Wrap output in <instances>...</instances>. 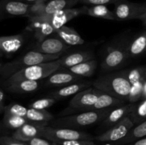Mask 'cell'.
I'll return each mask as SVG.
<instances>
[{
	"label": "cell",
	"instance_id": "cell-22",
	"mask_svg": "<svg viewBox=\"0 0 146 145\" xmlns=\"http://www.w3.org/2000/svg\"><path fill=\"white\" fill-rule=\"evenodd\" d=\"M129 58H136L146 52V31L135 37L128 45Z\"/></svg>",
	"mask_w": 146,
	"mask_h": 145
},
{
	"label": "cell",
	"instance_id": "cell-37",
	"mask_svg": "<svg viewBox=\"0 0 146 145\" xmlns=\"http://www.w3.org/2000/svg\"><path fill=\"white\" fill-rule=\"evenodd\" d=\"M126 1V0H79V3L84 4H90V5H98L103 4L106 5L110 4H116L120 1Z\"/></svg>",
	"mask_w": 146,
	"mask_h": 145
},
{
	"label": "cell",
	"instance_id": "cell-18",
	"mask_svg": "<svg viewBox=\"0 0 146 145\" xmlns=\"http://www.w3.org/2000/svg\"><path fill=\"white\" fill-rule=\"evenodd\" d=\"M91 85H93V82H89V81H86V82L78 81V82L66 85L64 87H61L58 90L51 92L49 95L50 97L56 98L58 100L62 98H66L71 95H76L78 92L90 88Z\"/></svg>",
	"mask_w": 146,
	"mask_h": 145
},
{
	"label": "cell",
	"instance_id": "cell-23",
	"mask_svg": "<svg viewBox=\"0 0 146 145\" xmlns=\"http://www.w3.org/2000/svg\"><path fill=\"white\" fill-rule=\"evenodd\" d=\"M125 101L110 95L108 94L102 92L98 98L95 105L91 107V110H101L113 108L118 105L125 104Z\"/></svg>",
	"mask_w": 146,
	"mask_h": 145
},
{
	"label": "cell",
	"instance_id": "cell-17",
	"mask_svg": "<svg viewBox=\"0 0 146 145\" xmlns=\"http://www.w3.org/2000/svg\"><path fill=\"white\" fill-rule=\"evenodd\" d=\"M30 22L29 29L33 31L34 37L36 41H42L56 32V30L51 24L37 19L35 17L29 18Z\"/></svg>",
	"mask_w": 146,
	"mask_h": 145
},
{
	"label": "cell",
	"instance_id": "cell-1",
	"mask_svg": "<svg viewBox=\"0 0 146 145\" xmlns=\"http://www.w3.org/2000/svg\"><path fill=\"white\" fill-rule=\"evenodd\" d=\"M112 109L90 110L66 115L54 119L48 123V125L54 127H65L74 129L91 126L101 121H104Z\"/></svg>",
	"mask_w": 146,
	"mask_h": 145
},
{
	"label": "cell",
	"instance_id": "cell-9",
	"mask_svg": "<svg viewBox=\"0 0 146 145\" xmlns=\"http://www.w3.org/2000/svg\"><path fill=\"white\" fill-rule=\"evenodd\" d=\"M86 7V6H84L81 8L66 9L57 11L51 15H43L36 16L35 18L40 21L51 24L55 28V30H57L65 26L67 22L72 20L73 18L81 14H85Z\"/></svg>",
	"mask_w": 146,
	"mask_h": 145
},
{
	"label": "cell",
	"instance_id": "cell-26",
	"mask_svg": "<svg viewBox=\"0 0 146 145\" xmlns=\"http://www.w3.org/2000/svg\"><path fill=\"white\" fill-rule=\"evenodd\" d=\"M145 136H146V120L139 125H135L123 139L116 142L115 144L116 145L131 144Z\"/></svg>",
	"mask_w": 146,
	"mask_h": 145
},
{
	"label": "cell",
	"instance_id": "cell-19",
	"mask_svg": "<svg viewBox=\"0 0 146 145\" xmlns=\"http://www.w3.org/2000/svg\"><path fill=\"white\" fill-rule=\"evenodd\" d=\"M3 86L7 92L11 93H30V92H35L38 90L39 87V82L36 80H23L11 83H3Z\"/></svg>",
	"mask_w": 146,
	"mask_h": 145
},
{
	"label": "cell",
	"instance_id": "cell-41",
	"mask_svg": "<svg viewBox=\"0 0 146 145\" xmlns=\"http://www.w3.org/2000/svg\"><path fill=\"white\" fill-rule=\"evenodd\" d=\"M139 20L142 21L143 24L146 27V3H144V7L143 10L142 11L141 16H140Z\"/></svg>",
	"mask_w": 146,
	"mask_h": 145
},
{
	"label": "cell",
	"instance_id": "cell-14",
	"mask_svg": "<svg viewBox=\"0 0 146 145\" xmlns=\"http://www.w3.org/2000/svg\"><path fill=\"white\" fill-rule=\"evenodd\" d=\"M135 107V104H123L115 107L108 113L106 117L103 121L102 125L105 127L110 128L115 124L121 122L122 119L130 115Z\"/></svg>",
	"mask_w": 146,
	"mask_h": 145
},
{
	"label": "cell",
	"instance_id": "cell-35",
	"mask_svg": "<svg viewBox=\"0 0 146 145\" xmlns=\"http://www.w3.org/2000/svg\"><path fill=\"white\" fill-rule=\"evenodd\" d=\"M47 1L48 0H42V1H38L35 3H33V4H31L29 16L28 18L42 16L44 13L46 3Z\"/></svg>",
	"mask_w": 146,
	"mask_h": 145
},
{
	"label": "cell",
	"instance_id": "cell-42",
	"mask_svg": "<svg viewBox=\"0 0 146 145\" xmlns=\"http://www.w3.org/2000/svg\"><path fill=\"white\" fill-rule=\"evenodd\" d=\"M131 144H133L131 145H146V136L142 138V139H138V140L135 141Z\"/></svg>",
	"mask_w": 146,
	"mask_h": 145
},
{
	"label": "cell",
	"instance_id": "cell-36",
	"mask_svg": "<svg viewBox=\"0 0 146 145\" xmlns=\"http://www.w3.org/2000/svg\"><path fill=\"white\" fill-rule=\"evenodd\" d=\"M58 145H96L93 140H85V139H76V140L64 141V142H54Z\"/></svg>",
	"mask_w": 146,
	"mask_h": 145
},
{
	"label": "cell",
	"instance_id": "cell-30",
	"mask_svg": "<svg viewBox=\"0 0 146 145\" xmlns=\"http://www.w3.org/2000/svg\"><path fill=\"white\" fill-rule=\"evenodd\" d=\"M29 122L30 121H29L26 117L16 116V115H9V114L7 113H4V117H3L4 125L9 129H14V130L19 129L23 125Z\"/></svg>",
	"mask_w": 146,
	"mask_h": 145
},
{
	"label": "cell",
	"instance_id": "cell-5",
	"mask_svg": "<svg viewBox=\"0 0 146 145\" xmlns=\"http://www.w3.org/2000/svg\"><path fill=\"white\" fill-rule=\"evenodd\" d=\"M41 137L45 138L52 142L76 139L93 140L94 139L89 134L78 129L65 127H54L49 125L44 126L43 127Z\"/></svg>",
	"mask_w": 146,
	"mask_h": 145
},
{
	"label": "cell",
	"instance_id": "cell-29",
	"mask_svg": "<svg viewBox=\"0 0 146 145\" xmlns=\"http://www.w3.org/2000/svg\"><path fill=\"white\" fill-rule=\"evenodd\" d=\"M124 76L127 78L131 85L136 82L145 81L146 79V65L138 66L121 71Z\"/></svg>",
	"mask_w": 146,
	"mask_h": 145
},
{
	"label": "cell",
	"instance_id": "cell-31",
	"mask_svg": "<svg viewBox=\"0 0 146 145\" xmlns=\"http://www.w3.org/2000/svg\"><path fill=\"white\" fill-rule=\"evenodd\" d=\"M131 116L135 126L146 120V99L143 100L141 102L135 105V107L131 112Z\"/></svg>",
	"mask_w": 146,
	"mask_h": 145
},
{
	"label": "cell",
	"instance_id": "cell-20",
	"mask_svg": "<svg viewBox=\"0 0 146 145\" xmlns=\"http://www.w3.org/2000/svg\"><path fill=\"white\" fill-rule=\"evenodd\" d=\"M94 59V54L90 51H78L68 54L59 58L61 67L69 68L83 62Z\"/></svg>",
	"mask_w": 146,
	"mask_h": 145
},
{
	"label": "cell",
	"instance_id": "cell-39",
	"mask_svg": "<svg viewBox=\"0 0 146 145\" xmlns=\"http://www.w3.org/2000/svg\"><path fill=\"white\" fill-rule=\"evenodd\" d=\"M28 145H53V142L44 137H35L26 142Z\"/></svg>",
	"mask_w": 146,
	"mask_h": 145
},
{
	"label": "cell",
	"instance_id": "cell-25",
	"mask_svg": "<svg viewBox=\"0 0 146 145\" xmlns=\"http://www.w3.org/2000/svg\"><path fill=\"white\" fill-rule=\"evenodd\" d=\"M86 15L96 18L114 21L115 20L113 11H111L106 5H91V7H86Z\"/></svg>",
	"mask_w": 146,
	"mask_h": 145
},
{
	"label": "cell",
	"instance_id": "cell-34",
	"mask_svg": "<svg viewBox=\"0 0 146 145\" xmlns=\"http://www.w3.org/2000/svg\"><path fill=\"white\" fill-rule=\"evenodd\" d=\"M27 111H28V109L26 108L24 106H23V105L17 103H13L6 106L4 113L16 115V116L19 117H26Z\"/></svg>",
	"mask_w": 146,
	"mask_h": 145
},
{
	"label": "cell",
	"instance_id": "cell-32",
	"mask_svg": "<svg viewBox=\"0 0 146 145\" xmlns=\"http://www.w3.org/2000/svg\"><path fill=\"white\" fill-rule=\"evenodd\" d=\"M144 82L145 81H142L131 85L129 98H128V102L130 103H135L142 98Z\"/></svg>",
	"mask_w": 146,
	"mask_h": 145
},
{
	"label": "cell",
	"instance_id": "cell-16",
	"mask_svg": "<svg viewBox=\"0 0 146 145\" xmlns=\"http://www.w3.org/2000/svg\"><path fill=\"white\" fill-rule=\"evenodd\" d=\"M81 76L68 71H56L47 78L46 85L54 87H64L66 85L78 82Z\"/></svg>",
	"mask_w": 146,
	"mask_h": 145
},
{
	"label": "cell",
	"instance_id": "cell-45",
	"mask_svg": "<svg viewBox=\"0 0 146 145\" xmlns=\"http://www.w3.org/2000/svg\"><path fill=\"white\" fill-rule=\"evenodd\" d=\"M53 145H58V144H56V143H54V142H53Z\"/></svg>",
	"mask_w": 146,
	"mask_h": 145
},
{
	"label": "cell",
	"instance_id": "cell-8",
	"mask_svg": "<svg viewBox=\"0 0 146 145\" xmlns=\"http://www.w3.org/2000/svg\"><path fill=\"white\" fill-rule=\"evenodd\" d=\"M134 127L135 124L130 115L104 133L96 136L94 139L102 142H116L123 139Z\"/></svg>",
	"mask_w": 146,
	"mask_h": 145
},
{
	"label": "cell",
	"instance_id": "cell-4",
	"mask_svg": "<svg viewBox=\"0 0 146 145\" xmlns=\"http://www.w3.org/2000/svg\"><path fill=\"white\" fill-rule=\"evenodd\" d=\"M61 68V65L58 59L36 64L18 71L7 78L4 83H11L23 80L38 81L39 80L47 78Z\"/></svg>",
	"mask_w": 146,
	"mask_h": 145
},
{
	"label": "cell",
	"instance_id": "cell-3",
	"mask_svg": "<svg viewBox=\"0 0 146 145\" xmlns=\"http://www.w3.org/2000/svg\"><path fill=\"white\" fill-rule=\"evenodd\" d=\"M61 55L62 54L49 55L35 51H30L11 62L1 64L0 72L2 78L7 79L14 73L24 68L42 63L56 61L59 59Z\"/></svg>",
	"mask_w": 146,
	"mask_h": 145
},
{
	"label": "cell",
	"instance_id": "cell-44",
	"mask_svg": "<svg viewBox=\"0 0 146 145\" xmlns=\"http://www.w3.org/2000/svg\"><path fill=\"white\" fill-rule=\"evenodd\" d=\"M19 1H24V2L29 3V4H33V3H35L38 1H42V0H19Z\"/></svg>",
	"mask_w": 146,
	"mask_h": 145
},
{
	"label": "cell",
	"instance_id": "cell-10",
	"mask_svg": "<svg viewBox=\"0 0 146 145\" xmlns=\"http://www.w3.org/2000/svg\"><path fill=\"white\" fill-rule=\"evenodd\" d=\"M144 3H135L128 0L115 4L113 13L115 20L128 21L139 19L143 10Z\"/></svg>",
	"mask_w": 146,
	"mask_h": 145
},
{
	"label": "cell",
	"instance_id": "cell-21",
	"mask_svg": "<svg viewBox=\"0 0 146 145\" xmlns=\"http://www.w3.org/2000/svg\"><path fill=\"white\" fill-rule=\"evenodd\" d=\"M56 34L68 45H79L84 44V40L74 28L67 26L56 30Z\"/></svg>",
	"mask_w": 146,
	"mask_h": 145
},
{
	"label": "cell",
	"instance_id": "cell-43",
	"mask_svg": "<svg viewBox=\"0 0 146 145\" xmlns=\"http://www.w3.org/2000/svg\"><path fill=\"white\" fill-rule=\"evenodd\" d=\"M142 100L146 99V79L143 84V95H142Z\"/></svg>",
	"mask_w": 146,
	"mask_h": 145
},
{
	"label": "cell",
	"instance_id": "cell-28",
	"mask_svg": "<svg viewBox=\"0 0 146 145\" xmlns=\"http://www.w3.org/2000/svg\"><path fill=\"white\" fill-rule=\"evenodd\" d=\"M26 118L30 122L48 124L54 119L51 112L46 109H36L29 108Z\"/></svg>",
	"mask_w": 146,
	"mask_h": 145
},
{
	"label": "cell",
	"instance_id": "cell-15",
	"mask_svg": "<svg viewBox=\"0 0 146 145\" xmlns=\"http://www.w3.org/2000/svg\"><path fill=\"white\" fill-rule=\"evenodd\" d=\"M25 38L23 34L5 36L0 38V50L2 55H11L23 46Z\"/></svg>",
	"mask_w": 146,
	"mask_h": 145
},
{
	"label": "cell",
	"instance_id": "cell-40",
	"mask_svg": "<svg viewBox=\"0 0 146 145\" xmlns=\"http://www.w3.org/2000/svg\"><path fill=\"white\" fill-rule=\"evenodd\" d=\"M5 100H6V95L4 90L3 89L0 90V113L4 114V110H5Z\"/></svg>",
	"mask_w": 146,
	"mask_h": 145
},
{
	"label": "cell",
	"instance_id": "cell-13",
	"mask_svg": "<svg viewBox=\"0 0 146 145\" xmlns=\"http://www.w3.org/2000/svg\"><path fill=\"white\" fill-rule=\"evenodd\" d=\"M47 125H48V124L29 122L23 125L19 129L14 131L11 136H13L14 139L24 142L33 138L38 136L41 137L43 127Z\"/></svg>",
	"mask_w": 146,
	"mask_h": 145
},
{
	"label": "cell",
	"instance_id": "cell-11",
	"mask_svg": "<svg viewBox=\"0 0 146 145\" xmlns=\"http://www.w3.org/2000/svg\"><path fill=\"white\" fill-rule=\"evenodd\" d=\"M70 48L59 36H49L42 41H36L32 45L33 51L49 55H58Z\"/></svg>",
	"mask_w": 146,
	"mask_h": 145
},
{
	"label": "cell",
	"instance_id": "cell-12",
	"mask_svg": "<svg viewBox=\"0 0 146 145\" xmlns=\"http://www.w3.org/2000/svg\"><path fill=\"white\" fill-rule=\"evenodd\" d=\"M31 4L19 0H1L0 11L2 15L9 16H29Z\"/></svg>",
	"mask_w": 146,
	"mask_h": 145
},
{
	"label": "cell",
	"instance_id": "cell-6",
	"mask_svg": "<svg viewBox=\"0 0 146 145\" xmlns=\"http://www.w3.org/2000/svg\"><path fill=\"white\" fill-rule=\"evenodd\" d=\"M128 58V45L121 43L110 45L101 63V69L104 71H110L120 68Z\"/></svg>",
	"mask_w": 146,
	"mask_h": 145
},
{
	"label": "cell",
	"instance_id": "cell-27",
	"mask_svg": "<svg viewBox=\"0 0 146 145\" xmlns=\"http://www.w3.org/2000/svg\"><path fill=\"white\" fill-rule=\"evenodd\" d=\"M98 63L95 59L83 62L76 65L68 68L73 73L81 77H90L94 74L97 68Z\"/></svg>",
	"mask_w": 146,
	"mask_h": 145
},
{
	"label": "cell",
	"instance_id": "cell-2",
	"mask_svg": "<svg viewBox=\"0 0 146 145\" xmlns=\"http://www.w3.org/2000/svg\"><path fill=\"white\" fill-rule=\"evenodd\" d=\"M93 85L105 93L128 101L131 85L122 72L101 75L93 82Z\"/></svg>",
	"mask_w": 146,
	"mask_h": 145
},
{
	"label": "cell",
	"instance_id": "cell-7",
	"mask_svg": "<svg viewBox=\"0 0 146 145\" xmlns=\"http://www.w3.org/2000/svg\"><path fill=\"white\" fill-rule=\"evenodd\" d=\"M101 93L102 91L94 87H90L74 95L70 101L68 108L74 111V113L90 111Z\"/></svg>",
	"mask_w": 146,
	"mask_h": 145
},
{
	"label": "cell",
	"instance_id": "cell-38",
	"mask_svg": "<svg viewBox=\"0 0 146 145\" xmlns=\"http://www.w3.org/2000/svg\"><path fill=\"white\" fill-rule=\"evenodd\" d=\"M0 145H28L26 142L14 139L13 136H2L0 139Z\"/></svg>",
	"mask_w": 146,
	"mask_h": 145
},
{
	"label": "cell",
	"instance_id": "cell-24",
	"mask_svg": "<svg viewBox=\"0 0 146 145\" xmlns=\"http://www.w3.org/2000/svg\"><path fill=\"white\" fill-rule=\"evenodd\" d=\"M78 3H79V0H48L43 15H51L61 10L73 8Z\"/></svg>",
	"mask_w": 146,
	"mask_h": 145
},
{
	"label": "cell",
	"instance_id": "cell-33",
	"mask_svg": "<svg viewBox=\"0 0 146 145\" xmlns=\"http://www.w3.org/2000/svg\"><path fill=\"white\" fill-rule=\"evenodd\" d=\"M58 101L56 98L52 97H48V98H41V99L36 100L34 101L29 105V108L36 109H46L47 108L50 107L53 105Z\"/></svg>",
	"mask_w": 146,
	"mask_h": 145
}]
</instances>
